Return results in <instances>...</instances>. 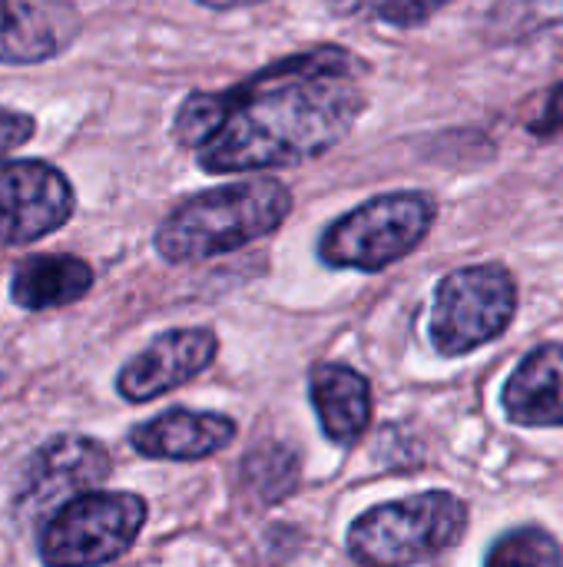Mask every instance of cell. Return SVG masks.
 <instances>
[{
	"label": "cell",
	"instance_id": "obj_6",
	"mask_svg": "<svg viewBox=\"0 0 563 567\" xmlns=\"http://www.w3.org/2000/svg\"><path fill=\"white\" fill-rule=\"evenodd\" d=\"M514 312L518 282L504 266H465L438 282L428 336L438 355H468L504 336Z\"/></svg>",
	"mask_w": 563,
	"mask_h": 567
},
{
	"label": "cell",
	"instance_id": "obj_10",
	"mask_svg": "<svg viewBox=\"0 0 563 567\" xmlns=\"http://www.w3.org/2000/svg\"><path fill=\"white\" fill-rule=\"evenodd\" d=\"M80 33V13L66 0H0V63L37 66L56 60Z\"/></svg>",
	"mask_w": 563,
	"mask_h": 567
},
{
	"label": "cell",
	"instance_id": "obj_5",
	"mask_svg": "<svg viewBox=\"0 0 563 567\" xmlns=\"http://www.w3.org/2000/svg\"><path fill=\"white\" fill-rule=\"evenodd\" d=\"M149 505L136 492H83L40 522L37 555L53 567L119 561L139 538Z\"/></svg>",
	"mask_w": 563,
	"mask_h": 567
},
{
	"label": "cell",
	"instance_id": "obj_12",
	"mask_svg": "<svg viewBox=\"0 0 563 567\" xmlns=\"http://www.w3.org/2000/svg\"><path fill=\"white\" fill-rule=\"evenodd\" d=\"M501 405L508 422L524 429H563V349L538 346L511 372Z\"/></svg>",
	"mask_w": 563,
	"mask_h": 567
},
{
	"label": "cell",
	"instance_id": "obj_8",
	"mask_svg": "<svg viewBox=\"0 0 563 567\" xmlns=\"http://www.w3.org/2000/svg\"><path fill=\"white\" fill-rule=\"evenodd\" d=\"M76 209L73 183L43 159L0 163V249L30 246L70 223Z\"/></svg>",
	"mask_w": 563,
	"mask_h": 567
},
{
	"label": "cell",
	"instance_id": "obj_20",
	"mask_svg": "<svg viewBox=\"0 0 563 567\" xmlns=\"http://www.w3.org/2000/svg\"><path fill=\"white\" fill-rule=\"evenodd\" d=\"M206 7H216V10H229V7H242V3H256V0H199Z\"/></svg>",
	"mask_w": 563,
	"mask_h": 567
},
{
	"label": "cell",
	"instance_id": "obj_3",
	"mask_svg": "<svg viewBox=\"0 0 563 567\" xmlns=\"http://www.w3.org/2000/svg\"><path fill=\"white\" fill-rule=\"evenodd\" d=\"M468 532V505L451 492H421L368 508L352 522L345 548L358 565H425L451 551Z\"/></svg>",
	"mask_w": 563,
	"mask_h": 567
},
{
	"label": "cell",
	"instance_id": "obj_13",
	"mask_svg": "<svg viewBox=\"0 0 563 567\" xmlns=\"http://www.w3.org/2000/svg\"><path fill=\"white\" fill-rule=\"evenodd\" d=\"M312 405L319 412L322 432L335 445H355L372 425V385L362 372L338 362H322L312 369L309 382Z\"/></svg>",
	"mask_w": 563,
	"mask_h": 567
},
{
	"label": "cell",
	"instance_id": "obj_1",
	"mask_svg": "<svg viewBox=\"0 0 563 567\" xmlns=\"http://www.w3.org/2000/svg\"><path fill=\"white\" fill-rule=\"evenodd\" d=\"M368 63L345 47L282 56L229 90H196L173 116V140L206 173H256L335 150L365 113Z\"/></svg>",
	"mask_w": 563,
	"mask_h": 567
},
{
	"label": "cell",
	"instance_id": "obj_16",
	"mask_svg": "<svg viewBox=\"0 0 563 567\" xmlns=\"http://www.w3.org/2000/svg\"><path fill=\"white\" fill-rule=\"evenodd\" d=\"M491 567H557L563 565L561 545L541 528H514L508 532L488 555Z\"/></svg>",
	"mask_w": 563,
	"mask_h": 567
},
{
	"label": "cell",
	"instance_id": "obj_4",
	"mask_svg": "<svg viewBox=\"0 0 563 567\" xmlns=\"http://www.w3.org/2000/svg\"><path fill=\"white\" fill-rule=\"evenodd\" d=\"M438 206L428 193H385L338 216L319 239L329 269L382 272L405 259L435 226Z\"/></svg>",
	"mask_w": 563,
	"mask_h": 567
},
{
	"label": "cell",
	"instance_id": "obj_19",
	"mask_svg": "<svg viewBox=\"0 0 563 567\" xmlns=\"http://www.w3.org/2000/svg\"><path fill=\"white\" fill-rule=\"evenodd\" d=\"M37 133V120L23 110H10V106H0V156L20 150L23 143H30Z\"/></svg>",
	"mask_w": 563,
	"mask_h": 567
},
{
	"label": "cell",
	"instance_id": "obj_14",
	"mask_svg": "<svg viewBox=\"0 0 563 567\" xmlns=\"http://www.w3.org/2000/svg\"><path fill=\"white\" fill-rule=\"evenodd\" d=\"M96 282L86 259L70 252H43L23 259L10 276V302L23 312H50L80 302Z\"/></svg>",
	"mask_w": 563,
	"mask_h": 567
},
{
	"label": "cell",
	"instance_id": "obj_11",
	"mask_svg": "<svg viewBox=\"0 0 563 567\" xmlns=\"http://www.w3.org/2000/svg\"><path fill=\"white\" fill-rule=\"evenodd\" d=\"M236 442V422L219 412L173 409L139 422L129 432V445L143 458L156 462H199Z\"/></svg>",
	"mask_w": 563,
	"mask_h": 567
},
{
	"label": "cell",
	"instance_id": "obj_7",
	"mask_svg": "<svg viewBox=\"0 0 563 567\" xmlns=\"http://www.w3.org/2000/svg\"><path fill=\"white\" fill-rule=\"evenodd\" d=\"M113 475V458L90 435H53L23 462L13 485V512L23 522L50 518L63 502L103 488Z\"/></svg>",
	"mask_w": 563,
	"mask_h": 567
},
{
	"label": "cell",
	"instance_id": "obj_15",
	"mask_svg": "<svg viewBox=\"0 0 563 567\" xmlns=\"http://www.w3.org/2000/svg\"><path fill=\"white\" fill-rule=\"evenodd\" d=\"M242 482L259 495V502H282L299 485V458L282 445H262L246 455Z\"/></svg>",
	"mask_w": 563,
	"mask_h": 567
},
{
	"label": "cell",
	"instance_id": "obj_9",
	"mask_svg": "<svg viewBox=\"0 0 563 567\" xmlns=\"http://www.w3.org/2000/svg\"><path fill=\"white\" fill-rule=\"evenodd\" d=\"M216 352L219 336L212 329H169L116 372V392L133 405L153 402L202 375L216 362Z\"/></svg>",
	"mask_w": 563,
	"mask_h": 567
},
{
	"label": "cell",
	"instance_id": "obj_2",
	"mask_svg": "<svg viewBox=\"0 0 563 567\" xmlns=\"http://www.w3.org/2000/svg\"><path fill=\"white\" fill-rule=\"evenodd\" d=\"M292 213V193L272 176L216 186L183 199L156 229V252L173 262H202L275 233Z\"/></svg>",
	"mask_w": 563,
	"mask_h": 567
},
{
	"label": "cell",
	"instance_id": "obj_18",
	"mask_svg": "<svg viewBox=\"0 0 563 567\" xmlns=\"http://www.w3.org/2000/svg\"><path fill=\"white\" fill-rule=\"evenodd\" d=\"M451 0H368L372 13L392 27H418Z\"/></svg>",
	"mask_w": 563,
	"mask_h": 567
},
{
	"label": "cell",
	"instance_id": "obj_17",
	"mask_svg": "<svg viewBox=\"0 0 563 567\" xmlns=\"http://www.w3.org/2000/svg\"><path fill=\"white\" fill-rule=\"evenodd\" d=\"M563 17V0H501L491 13L488 33L494 40H521Z\"/></svg>",
	"mask_w": 563,
	"mask_h": 567
}]
</instances>
